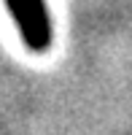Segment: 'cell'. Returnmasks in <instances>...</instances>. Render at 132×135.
Returning a JSON list of instances; mask_svg holds the SVG:
<instances>
[{
	"label": "cell",
	"mask_w": 132,
	"mask_h": 135,
	"mask_svg": "<svg viewBox=\"0 0 132 135\" xmlns=\"http://www.w3.org/2000/svg\"><path fill=\"white\" fill-rule=\"evenodd\" d=\"M6 6L16 22V30L24 41V46L35 54H46L54 38L46 0H6Z\"/></svg>",
	"instance_id": "1"
}]
</instances>
